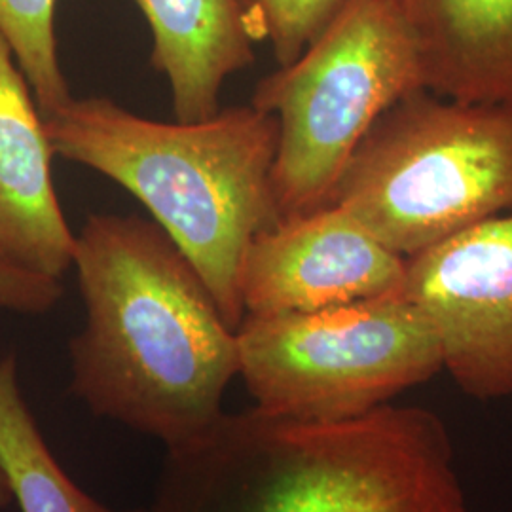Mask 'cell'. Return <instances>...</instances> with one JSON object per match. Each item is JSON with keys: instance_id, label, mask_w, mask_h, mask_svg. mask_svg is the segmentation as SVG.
I'll list each match as a JSON object with an SVG mask.
<instances>
[{"instance_id": "obj_1", "label": "cell", "mask_w": 512, "mask_h": 512, "mask_svg": "<svg viewBox=\"0 0 512 512\" xmlns=\"http://www.w3.org/2000/svg\"><path fill=\"white\" fill-rule=\"evenodd\" d=\"M73 268L86 310L74 397L165 450L200 437L224 414L239 342L194 264L154 220L90 215Z\"/></svg>"}, {"instance_id": "obj_2", "label": "cell", "mask_w": 512, "mask_h": 512, "mask_svg": "<svg viewBox=\"0 0 512 512\" xmlns=\"http://www.w3.org/2000/svg\"><path fill=\"white\" fill-rule=\"evenodd\" d=\"M139 512H473L448 427L423 406L348 420L249 408L165 450Z\"/></svg>"}, {"instance_id": "obj_3", "label": "cell", "mask_w": 512, "mask_h": 512, "mask_svg": "<svg viewBox=\"0 0 512 512\" xmlns=\"http://www.w3.org/2000/svg\"><path fill=\"white\" fill-rule=\"evenodd\" d=\"M42 118L55 156L105 175L147 207L238 330L247 249L281 220L274 116L249 103L200 122H158L109 97H73Z\"/></svg>"}, {"instance_id": "obj_4", "label": "cell", "mask_w": 512, "mask_h": 512, "mask_svg": "<svg viewBox=\"0 0 512 512\" xmlns=\"http://www.w3.org/2000/svg\"><path fill=\"white\" fill-rule=\"evenodd\" d=\"M330 203L403 258L512 211V107L408 93L366 131Z\"/></svg>"}, {"instance_id": "obj_5", "label": "cell", "mask_w": 512, "mask_h": 512, "mask_svg": "<svg viewBox=\"0 0 512 512\" xmlns=\"http://www.w3.org/2000/svg\"><path fill=\"white\" fill-rule=\"evenodd\" d=\"M421 88L418 55L389 0H349L304 54L264 76L251 105L277 120L279 219L330 203L366 131Z\"/></svg>"}, {"instance_id": "obj_6", "label": "cell", "mask_w": 512, "mask_h": 512, "mask_svg": "<svg viewBox=\"0 0 512 512\" xmlns=\"http://www.w3.org/2000/svg\"><path fill=\"white\" fill-rule=\"evenodd\" d=\"M238 342L239 378L256 408L300 420L363 416L444 370L429 321L401 294L245 317Z\"/></svg>"}, {"instance_id": "obj_7", "label": "cell", "mask_w": 512, "mask_h": 512, "mask_svg": "<svg viewBox=\"0 0 512 512\" xmlns=\"http://www.w3.org/2000/svg\"><path fill=\"white\" fill-rule=\"evenodd\" d=\"M401 296L429 321L465 395L512 397V211L406 258Z\"/></svg>"}, {"instance_id": "obj_8", "label": "cell", "mask_w": 512, "mask_h": 512, "mask_svg": "<svg viewBox=\"0 0 512 512\" xmlns=\"http://www.w3.org/2000/svg\"><path fill=\"white\" fill-rule=\"evenodd\" d=\"M406 258L340 205L281 219L258 234L241 268L245 317L311 313L401 294Z\"/></svg>"}, {"instance_id": "obj_9", "label": "cell", "mask_w": 512, "mask_h": 512, "mask_svg": "<svg viewBox=\"0 0 512 512\" xmlns=\"http://www.w3.org/2000/svg\"><path fill=\"white\" fill-rule=\"evenodd\" d=\"M54 156L31 86L0 37V262L61 279L73 268L76 234L55 192Z\"/></svg>"}, {"instance_id": "obj_10", "label": "cell", "mask_w": 512, "mask_h": 512, "mask_svg": "<svg viewBox=\"0 0 512 512\" xmlns=\"http://www.w3.org/2000/svg\"><path fill=\"white\" fill-rule=\"evenodd\" d=\"M442 97L512 107V0H389Z\"/></svg>"}, {"instance_id": "obj_11", "label": "cell", "mask_w": 512, "mask_h": 512, "mask_svg": "<svg viewBox=\"0 0 512 512\" xmlns=\"http://www.w3.org/2000/svg\"><path fill=\"white\" fill-rule=\"evenodd\" d=\"M150 25V63L164 74L177 122L217 114L230 76L255 63L238 0H133Z\"/></svg>"}, {"instance_id": "obj_12", "label": "cell", "mask_w": 512, "mask_h": 512, "mask_svg": "<svg viewBox=\"0 0 512 512\" xmlns=\"http://www.w3.org/2000/svg\"><path fill=\"white\" fill-rule=\"evenodd\" d=\"M0 469L21 512H139L110 509L61 467L25 399L14 353L0 359Z\"/></svg>"}, {"instance_id": "obj_13", "label": "cell", "mask_w": 512, "mask_h": 512, "mask_svg": "<svg viewBox=\"0 0 512 512\" xmlns=\"http://www.w3.org/2000/svg\"><path fill=\"white\" fill-rule=\"evenodd\" d=\"M55 6L57 0H0V37L10 46L42 116L73 99L59 63Z\"/></svg>"}, {"instance_id": "obj_14", "label": "cell", "mask_w": 512, "mask_h": 512, "mask_svg": "<svg viewBox=\"0 0 512 512\" xmlns=\"http://www.w3.org/2000/svg\"><path fill=\"white\" fill-rule=\"evenodd\" d=\"M255 42L272 46L277 67H287L321 37L349 0H238Z\"/></svg>"}, {"instance_id": "obj_15", "label": "cell", "mask_w": 512, "mask_h": 512, "mask_svg": "<svg viewBox=\"0 0 512 512\" xmlns=\"http://www.w3.org/2000/svg\"><path fill=\"white\" fill-rule=\"evenodd\" d=\"M61 296V279L31 274L0 262V310L44 315L54 310Z\"/></svg>"}, {"instance_id": "obj_16", "label": "cell", "mask_w": 512, "mask_h": 512, "mask_svg": "<svg viewBox=\"0 0 512 512\" xmlns=\"http://www.w3.org/2000/svg\"><path fill=\"white\" fill-rule=\"evenodd\" d=\"M12 503V494H10V488H8V482H6V476L0 469V509H4L6 505Z\"/></svg>"}]
</instances>
